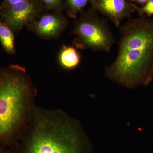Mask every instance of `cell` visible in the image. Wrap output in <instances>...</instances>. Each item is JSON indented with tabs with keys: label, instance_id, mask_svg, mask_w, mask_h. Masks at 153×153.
Masks as SVG:
<instances>
[{
	"label": "cell",
	"instance_id": "1",
	"mask_svg": "<svg viewBox=\"0 0 153 153\" xmlns=\"http://www.w3.org/2000/svg\"><path fill=\"white\" fill-rule=\"evenodd\" d=\"M120 32L117 56L105 68V76L128 88L148 85L153 67V19H130Z\"/></svg>",
	"mask_w": 153,
	"mask_h": 153
},
{
	"label": "cell",
	"instance_id": "2",
	"mask_svg": "<svg viewBox=\"0 0 153 153\" xmlns=\"http://www.w3.org/2000/svg\"><path fill=\"white\" fill-rule=\"evenodd\" d=\"M21 153H94L88 137L79 123L64 113L36 118L23 140Z\"/></svg>",
	"mask_w": 153,
	"mask_h": 153
},
{
	"label": "cell",
	"instance_id": "3",
	"mask_svg": "<svg viewBox=\"0 0 153 153\" xmlns=\"http://www.w3.org/2000/svg\"><path fill=\"white\" fill-rule=\"evenodd\" d=\"M9 69L0 74V137L10 134L24 122L32 91L24 67L11 65Z\"/></svg>",
	"mask_w": 153,
	"mask_h": 153
},
{
	"label": "cell",
	"instance_id": "4",
	"mask_svg": "<svg viewBox=\"0 0 153 153\" xmlns=\"http://www.w3.org/2000/svg\"><path fill=\"white\" fill-rule=\"evenodd\" d=\"M71 34L76 36L73 44L77 49L110 52L114 43L112 31L106 20L99 16L91 7L82 13L74 23Z\"/></svg>",
	"mask_w": 153,
	"mask_h": 153
},
{
	"label": "cell",
	"instance_id": "5",
	"mask_svg": "<svg viewBox=\"0 0 153 153\" xmlns=\"http://www.w3.org/2000/svg\"><path fill=\"white\" fill-rule=\"evenodd\" d=\"M44 6L40 0H25L6 7L1 12L3 22L14 33H18L39 16Z\"/></svg>",
	"mask_w": 153,
	"mask_h": 153
},
{
	"label": "cell",
	"instance_id": "6",
	"mask_svg": "<svg viewBox=\"0 0 153 153\" xmlns=\"http://www.w3.org/2000/svg\"><path fill=\"white\" fill-rule=\"evenodd\" d=\"M68 21L61 12L54 11L35 19L27 26V29L44 40L56 39L67 28Z\"/></svg>",
	"mask_w": 153,
	"mask_h": 153
},
{
	"label": "cell",
	"instance_id": "7",
	"mask_svg": "<svg viewBox=\"0 0 153 153\" xmlns=\"http://www.w3.org/2000/svg\"><path fill=\"white\" fill-rule=\"evenodd\" d=\"M91 8L106 17L117 27L126 19H130L135 12V4L130 0H91Z\"/></svg>",
	"mask_w": 153,
	"mask_h": 153
},
{
	"label": "cell",
	"instance_id": "8",
	"mask_svg": "<svg viewBox=\"0 0 153 153\" xmlns=\"http://www.w3.org/2000/svg\"><path fill=\"white\" fill-rule=\"evenodd\" d=\"M58 61L63 68L71 70L79 66L81 56L75 47L64 45L59 52Z\"/></svg>",
	"mask_w": 153,
	"mask_h": 153
},
{
	"label": "cell",
	"instance_id": "9",
	"mask_svg": "<svg viewBox=\"0 0 153 153\" xmlns=\"http://www.w3.org/2000/svg\"><path fill=\"white\" fill-rule=\"evenodd\" d=\"M0 41L6 52L13 54L16 52L14 32L6 23L0 20Z\"/></svg>",
	"mask_w": 153,
	"mask_h": 153
},
{
	"label": "cell",
	"instance_id": "10",
	"mask_svg": "<svg viewBox=\"0 0 153 153\" xmlns=\"http://www.w3.org/2000/svg\"><path fill=\"white\" fill-rule=\"evenodd\" d=\"M91 0H66L67 15L72 19H76L77 15L82 13Z\"/></svg>",
	"mask_w": 153,
	"mask_h": 153
},
{
	"label": "cell",
	"instance_id": "11",
	"mask_svg": "<svg viewBox=\"0 0 153 153\" xmlns=\"http://www.w3.org/2000/svg\"><path fill=\"white\" fill-rule=\"evenodd\" d=\"M44 8L61 12L63 9V0H40Z\"/></svg>",
	"mask_w": 153,
	"mask_h": 153
},
{
	"label": "cell",
	"instance_id": "12",
	"mask_svg": "<svg viewBox=\"0 0 153 153\" xmlns=\"http://www.w3.org/2000/svg\"><path fill=\"white\" fill-rule=\"evenodd\" d=\"M135 10L140 17L145 16L150 18L153 15V0H149L143 7H139L136 5Z\"/></svg>",
	"mask_w": 153,
	"mask_h": 153
},
{
	"label": "cell",
	"instance_id": "13",
	"mask_svg": "<svg viewBox=\"0 0 153 153\" xmlns=\"http://www.w3.org/2000/svg\"><path fill=\"white\" fill-rule=\"evenodd\" d=\"M25 1V0H4V4H3V7H6L13 5Z\"/></svg>",
	"mask_w": 153,
	"mask_h": 153
},
{
	"label": "cell",
	"instance_id": "14",
	"mask_svg": "<svg viewBox=\"0 0 153 153\" xmlns=\"http://www.w3.org/2000/svg\"><path fill=\"white\" fill-rule=\"evenodd\" d=\"M130 1L131 2L133 3L134 4L136 3V4L140 5L141 7H143L146 3L149 0H130Z\"/></svg>",
	"mask_w": 153,
	"mask_h": 153
},
{
	"label": "cell",
	"instance_id": "15",
	"mask_svg": "<svg viewBox=\"0 0 153 153\" xmlns=\"http://www.w3.org/2000/svg\"><path fill=\"white\" fill-rule=\"evenodd\" d=\"M152 78H153V67L152 68Z\"/></svg>",
	"mask_w": 153,
	"mask_h": 153
}]
</instances>
